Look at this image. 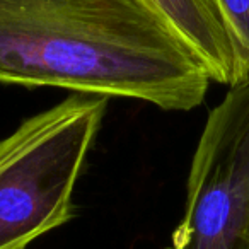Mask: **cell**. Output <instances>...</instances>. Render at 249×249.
<instances>
[{
    "label": "cell",
    "instance_id": "1",
    "mask_svg": "<svg viewBox=\"0 0 249 249\" xmlns=\"http://www.w3.org/2000/svg\"><path fill=\"white\" fill-rule=\"evenodd\" d=\"M0 82L190 111L212 79L147 0H0Z\"/></svg>",
    "mask_w": 249,
    "mask_h": 249
},
{
    "label": "cell",
    "instance_id": "2",
    "mask_svg": "<svg viewBox=\"0 0 249 249\" xmlns=\"http://www.w3.org/2000/svg\"><path fill=\"white\" fill-rule=\"evenodd\" d=\"M107 99L73 94L0 140V249H28L75 217L73 188Z\"/></svg>",
    "mask_w": 249,
    "mask_h": 249
},
{
    "label": "cell",
    "instance_id": "3",
    "mask_svg": "<svg viewBox=\"0 0 249 249\" xmlns=\"http://www.w3.org/2000/svg\"><path fill=\"white\" fill-rule=\"evenodd\" d=\"M166 249H249V80L208 113Z\"/></svg>",
    "mask_w": 249,
    "mask_h": 249
},
{
    "label": "cell",
    "instance_id": "4",
    "mask_svg": "<svg viewBox=\"0 0 249 249\" xmlns=\"http://www.w3.org/2000/svg\"><path fill=\"white\" fill-rule=\"evenodd\" d=\"M195 52L213 82H244L239 43L218 0H147Z\"/></svg>",
    "mask_w": 249,
    "mask_h": 249
},
{
    "label": "cell",
    "instance_id": "5",
    "mask_svg": "<svg viewBox=\"0 0 249 249\" xmlns=\"http://www.w3.org/2000/svg\"><path fill=\"white\" fill-rule=\"evenodd\" d=\"M227 22L239 43L244 82L249 80V0H218Z\"/></svg>",
    "mask_w": 249,
    "mask_h": 249
}]
</instances>
